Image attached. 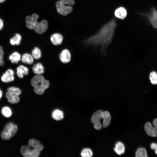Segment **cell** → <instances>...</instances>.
Masks as SVG:
<instances>
[{"instance_id": "obj_1", "label": "cell", "mask_w": 157, "mask_h": 157, "mask_svg": "<svg viewBox=\"0 0 157 157\" xmlns=\"http://www.w3.org/2000/svg\"><path fill=\"white\" fill-rule=\"evenodd\" d=\"M117 25L115 19L113 18L103 25L96 34L84 40L83 43L86 46H92L95 49L100 47L101 53L105 55Z\"/></svg>"}, {"instance_id": "obj_2", "label": "cell", "mask_w": 157, "mask_h": 157, "mask_svg": "<svg viewBox=\"0 0 157 157\" xmlns=\"http://www.w3.org/2000/svg\"><path fill=\"white\" fill-rule=\"evenodd\" d=\"M17 130L16 125L13 122H9L5 125L1 133V137L4 140H8L15 135Z\"/></svg>"}, {"instance_id": "obj_3", "label": "cell", "mask_w": 157, "mask_h": 157, "mask_svg": "<svg viewBox=\"0 0 157 157\" xmlns=\"http://www.w3.org/2000/svg\"><path fill=\"white\" fill-rule=\"evenodd\" d=\"M39 18V15L36 13L27 16L25 19L26 27L28 29L34 30L38 24Z\"/></svg>"}, {"instance_id": "obj_4", "label": "cell", "mask_w": 157, "mask_h": 157, "mask_svg": "<svg viewBox=\"0 0 157 157\" xmlns=\"http://www.w3.org/2000/svg\"><path fill=\"white\" fill-rule=\"evenodd\" d=\"M56 6L58 13L63 16L67 15L71 13L73 11L72 6L67 5L60 0L56 2Z\"/></svg>"}, {"instance_id": "obj_5", "label": "cell", "mask_w": 157, "mask_h": 157, "mask_svg": "<svg viewBox=\"0 0 157 157\" xmlns=\"http://www.w3.org/2000/svg\"><path fill=\"white\" fill-rule=\"evenodd\" d=\"M22 155L25 157H38L40 151L34 149H31L28 145H23L20 149Z\"/></svg>"}, {"instance_id": "obj_6", "label": "cell", "mask_w": 157, "mask_h": 157, "mask_svg": "<svg viewBox=\"0 0 157 157\" xmlns=\"http://www.w3.org/2000/svg\"><path fill=\"white\" fill-rule=\"evenodd\" d=\"M153 124L154 126H153L150 122L146 123L144 126V130L147 134L153 137H157V118L153 120Z\"/></svg>"}, {"instance_id": "obj_7", "label": "cell", "mask_w": 157, "mask_h": 157, "mask_svg": "<svg viewBox=\"0 0 157 157\" xmlns=\"http://www.w3.org/2000/svg\"><path fill=\"white\" fill-rule=\"evenodd\" d=\"M58 58L63 64H65L69 63L72 59V54L70 51L67 48L63 49L59 54Z\"/></svg>"}, {"instance_id": "obj_8", "label": "cell", "mask_w": 157, "mask_h": 157, "mask_svg": "<svg viewBox=\"0 0 157 157\" xmlns=\"http://www.w3.org/2000/svg\"><path fill=\"white\" fill-rule=\"evenodd\" d=\"M50 85L49 81L46 79L42 83L33 87L34 92L37 94L41 95L43 94L45 91L48 89Z\"/></svg>"}, {"instance_id": "obj_9", "label": "cell", "mask_w": 157, "mask_h": 157, "mask_svg": "<svg viewBox=\"0 0 157 157\" xmlns=\"http://www.w3.org/2000/svg\"><path fill=\"white\" fill-rule=\"evenodd\" d=\"M15 72L12 69H7L1 77V81L3 83H8L13 81L15 80Z\"/></svg>"}, {"instance_id": "obj_10", "label": "cell", "mask_w": 157, "mask_h": 157, "mask_svg": "<svg viewBox=\"0 0 157 157\" xmlns=\"http://www.w3.org/2000/svg\"><path fill=\"white\" fill-rule=\"evenodd\" d=\"M49 26L48 21L45 19L38 22L34 31L36 33L39 34L44 33L47 30Z\"/></svg>"}, {"instance_id": "obj_11", "label": "cell", "mask_w": 157, "mask_h": 157, "mask_svg": "<svg viewBox=\"0 0 157 157\" xmlns=\"http://www.w3.org/2000/svg\"><path fill=\"white\" fill-rule=\"evenodd\" d=\"M63 35L60 33H56L52 34L50 36V40L51 43L55 46L61 45L63 40Z\"/></svg>"}, {"instance_id": "obj_12", "label": "cell", "mask_w": 157, "mask_h": 157, "mask_svg": "<svg viewBox=\"0 0 157 157\" xmlns=\"http://www.w3.org/2000/svg\"><path fill=\"white\" fill-rule=\"evenodd\" d=\"M32 70L35 75H42L45 72L44 67L40 62H38L33 64L32 67Z\"/></svg>"}, {"instance_id": "obj_13", "label": "cell", "mask_w": 157, "mask_h": 157, "mask_svg": "<svg viewBox=\"0 0 157 157\" xmlns=\"http://www.w3.org/2000/svg\"><path fill=\"white\" fill-rule=\"evenodd\" d=\"M29 73L28 68L23 65L18 66L16 69V74L20 78H23L24 76L28 75Z\"/></svg>"}, {"instance_id": "obj_14", "label": "cell", "mask_w": 157, "mask_h": 157, "mask_svg": "<svg viewBox=\"0 0 157 157\" xmlns=\"http://www.w3.org/2000/svg\"><path fill=\"white\" fill-rule=\"evenodd\" d=\"M114 14L115 17L117 18L123 20L126 17L127 12L125 8L120 6L115 10Z\"/></svg>"}, {"instance_id": "obj_15", "label": "cell", "mask_w": 157, "mask_h": 157, "mask_svg": "<svg viewBox=\"0 0 157 157\" xmlns=\"http://www.w3.org/2000/svg\"><path fill=\"white\" fill-rule=\"evenodd\" d=\"M28 145L31 148H33L40 151L44 149L43 145L38 140L34 138L30 139L28 142Z\"/></svg>"}, {"instance_id": "obj_16", "label": "cell", "mask_w": 157, "mask_h": 157, "mask_svg": "<svg viewBox=\"0 0 157 157\" xmlns=\"http://www.w3.org/2000/svg\"><path fill=\"white\" fill-rule=\"evenodd\" d=\"M34 60L31 53H25L21 55V61L24 64L32 65L34 62Z\"/></svg>"}, {"instance_id": "obj_17", "label": "cell", "mask_w": 157, "mask_h": 157, "mask_svg": "<svg viewBox=\"0 0 157 157\" xmlns=\"http://www.w3.org/2000/svg\"><path fill=\"white\" fill-rule=\"evenodd\" d=\"M45 79L43 74L35 75L31 79V84L33 87H34L42 82Z\"/></svg>"}, {"instance_id": "obj_18", "label": "cell", "mask_w": 157, "mask_h": 157, "mask_svg": "<svg viewBox=\"0 0 157 157\" xmlns=\"http://www.w3.org/2000/svg\"><path fill=\"white\" fill-rule=\"evenodd\" d=\"M148 17L152 26L157 29V10L153 9Z\"/></svg>"}, {"instance_id": "obj_19", "label": "cell", "mask_w": 157, "mask_h": 157, "mask_svg": "<svg viewBox=\"0 0 157 157\" xmlns=\"http://www.w3.org/2000/svg\"><path fill=\"white\" fill-rule=\"evenodd\" d=\"M103 111L102 110H98L94 113L91 117V121L94 124L95 123L100 122V120L102 119Z\"/></svg>"}, {"instance_id": "obj_20", "label": "cell", "mask_w": 157, "mask_h": 157, "mask_svg": "<svg viewBox=\"0 0 157 157\" xmlns=\"http://www.w3.org/2000/svg\"><path fill=\"white\" fill-rule=\"evenodd\" d=\"M22 40V36L19 33H15L10 39V44L13 46L19 45Z\"/></svg>"}, {"instance_id": "obj_21", "label": "cell", "mask_w": 157, "mask_h": 157, "mask_svg": "<svg viewBox=\"0 0 157 157\" xmlns=\"http://www.w3.org/2000/svg\"><path fill=\"white\" fill-rule=\"evenodd\" d=\"M21 55L17 51H14L10 54L9 57V60L13 64H17L21 61Z\"/></svg>"}, {"instance_id": "obj_22", "label": "cell", "mask_w": 157, "mask_h": 157, "mask_svg": "<svg viewBox=\"0 0 157 157\" xmlns=\"http://www.w3.org/2000/svg\"><path fill=\"white\" fill-rule=\"evenodd\" d=\"M102 126L104 128L108 127L109 125L111 120V116L110 113L106 110L103 112Z\"/></svg>"}, {"instance_id": "obj_23", "label": "cell", "mask_w": 157, "mask_h": 157, "mask_svg": "<svg viewBox=\"0 0 157 157\" xmlns=\"http://www.w3.org/2000/svg\"><path fill=\"white\" fill-rule=\"evenodd\" d=\"M6 97L8 101L12 104L17 103L20 101L19 96L13 94L8 92L6 93Z\"/></svg>"}, {"instance_id": "obj_24", "label": "cell", "mask_w": 157, "mask_h": 157, "mask_svg": "<svg viewBox=\"0 0 157 157\" xmlns=\"http://www.w3.org/2000/svg\"><path fill=\"white\" fill-rule=\"evenodd\" d=\"M114 150L117 154L121 155L124 152L125 147L123 143L118 141L115 143Z\"/></svg>"}, {"instance_id": "obj_25", "label": "cell", "mask_w": 157, "mask_h": 157, "mask_svg": "<svg viewBox=\"0 0 157 157\" xmlns=\"http://www.w3.org/2000/svg\"><path fill=\"white\" fill-rule=\"evenodd\" d=\"M52 118L55 120H60L64 117L63 112L61 110L56 109L54 110L51 113Z\"/></svg>"}, {"instance_id": "obj_26", "label": "cell", "mask_w": 157, "mask_h": 157, "mask_svg": "<svg viewBox=\"0 0 157 157\" xmlns=\"http://www.w3.org/2000/svg\"><path fill=\"white\" fill-rule=\"evenodd\" d=\"M31 54L34 59L37 60L40 59L42 56V51L38 47H35L33 48Z\"/></svg>"}, {"instance_id": "obj_27", "label": "cell", "mask_w": 157, "mask_h": 157, "mask_svg": "<svg viewBox=\"0 0 157 157\" xmlns=\"http://www.w3.org/2000/svg\"><path fill=\"white\" fill-rule=\"evenodd\" d=\"M7 92L17 96H19L22 93L21 90L19 88L14 86L8 87L7 89Z\"/></svg>"}, {"instance_id": "obj_28", "label": "cell", "mask_w": 157, "mask_h": 157, "mask_svg": "<svg viewBox=\"0 0 157 157\" xmlns=\"http://www.w3.org/2000/svg\"><path fill=\"white\" fill-rule=\"evenodd\" d=\"M1 113L2 115L6 117H10L12 115V111L10 108L8 106H4L1 110Z\"/></svg>"}, {"instance_id": "obj_29", "label": "cell", "mask_w": 157, "mask_h": 157, "mask_svg": "<svg viewBox=\"0 0 157 157\" xmlns=\"http://www.w3.org/2000/svg\"><path fill=\"white\" fill-rule=\"evenodd\" d=\"M81 155L82 157H91L93 155V153L90 149L84 148L82 150Z\"/></svg>"}, {"instance_id": "obj_30", "label": "cell", "mask_w": 157, "mask_h": 157, "mask_svg": "<svg viewBox=\"0 0 157 157\" xmlns=\"http://www.w3.org/2000/svg\"><path fill=\"white\" fill-rule=\"evenodd\" d=\"M135 155L137 157H146L147 156L146 149L143 148H139L135 152Z\"/></svg>"}, {"instance_id": "obj_31", "label": "cell", "mask_w": 157, "mask_h": 157, "mask_svg": "<svg viewBox=\"0 0 157 157\" xmlns=\"http://www.w3.org/2000/svg\"><path fill=\"white\" fill-rule=\"evenodd\" d=\"M151 83L153 84H157V73L155 71L151 72L149 76Z\"/></svg>"}, {"instance_id": "obj_32", "label": "cell", "mask_w": 157, "mask_h": 157, "mask_svg": "<svg viewBox=\"0 0 157 157\" xmlns=\"http://www.w3.org/2000/svg\"><path fill=\"white\" fill-rule=\"evenodd\" d=\"M4 52L3 47L0 46V66H3L4 64L3 60Z\"/></svg>"}, {"instance_id": "obj_33", "label": "cell", "mask_w": 157, "mask_h": 157, "mask_svg": "<svg viewBox=\"0 0 157 157\" xmlns=\"http://www.w3.org/2000/svg\"><path fill=\"white\" fill-rule=\"evenodd\" d=\"M67 6H72L75 4L74 0H59Z\"/></svg>"}, {"instance_id": "obj_34", "label": "cell", "mask_w": 157, "mask_h": 157, "mask_svg": "<svg viewBox=\"0 0 157 157\" xmlns=\"http://www.w3.org/2000/svg\"><path fill=\"white\" fill-rule=\"evenodd\" d=\"M93 124L94 127L95 129L97 130H99L101 129L102 125L100 122H97Z\"/></svg>"}, {"instance_id": "obj_35", "label": "cell", "mask_w": 157, "mask_h": 157, "mask_svg": "<svg viewBox=\"0 0 157 157\" xmlns=\"http://www.w3.org/2000/svg\"><path fill=\"white\" fill-rule=\"evenodd\" d=\"M4 27V22L3 20L0 17V31L2 30Z\"/></svg>"}, {"instance_id": "obj_36", "label": "cell", "mask_w": 157, "mask_h": 157, "mask_svg": "<svg viewBox=\"0 0 157 157\" xmlns=\"http://www.w3.org/2000/svg\"><path fill=\"white\" fill-rule=\"evenodd\" d=\"M156 143L154 142L152 143L150 145V147L151 149L152 150H154L155 149Z\"/></svg>"}, {"instance_id": "obj_37", "label": "cell", "mask_w": 157, "mask_h": 157, "mask_svg": "<svg viewBox=\"0 0 157 157\" xmlns=\"http://www.w3.org/2000/svg\"><path fill=\"white\" fill-rule=\"evenodd\" d=\"M3 95V92L2 90L0 89V99L1 98Z\"/></svg>"}, {"instance_id": "obj_38", "label": "cell", "mask_w": 157, "mask_h": 157, "mask_svg": "<svg viewBox=\"0 0 157 157\" xmlns=\"http://www.w3.org/2000/svg\"><path fill=\"white\" fill-rule=\"evenodd\" d=\"M155 154L157 155V143L156 144V147L154 149Z\"/></svg>"}, {"instance_id": "obj_39", "label": "cell", "mask_w": 157, "mask_h": 157, "mask_svg": "<svg viewBox=\"0 0 157 157\" xmlns=\"http://www.w3.org/2000/svg\"><path fill=\"white\" fill-rule=\"evenodd\" d=\"M6 0H0V3H4Z\"/></svg>"}]
</instances>
